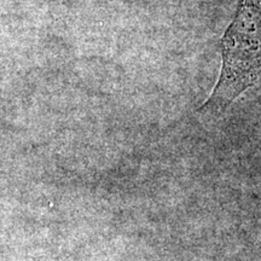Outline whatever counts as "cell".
<instances>
[{
	"label": "cell",
	"mask_w": 261,
	"mask_h": 261,
	"mask_svg": "<svg viewBox=\"0 0 261 261\" xmlns=\"http://www.w3.org/2000/svg\"><path fill=\"white\" fill-rule=\"evenodd\" d=\"M221 70L198 112L220 115L247 90L261 85V0H238L221 39Z\"/></svg>",
	"instance_id": "obj_1"
}]
</instances>
